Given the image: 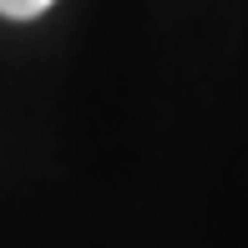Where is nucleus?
Wrapping results in <instances>:
<instances>
[{
  "label": "nucleus",
  "instance_id": "obj_1",
  "mask_svg": "<svg viewBox=\"0 0 248 248\" xmlns=\"http://www.w3.org/2000/svg\"><path fill=\"white\" fill-rule=\"evenodd\" d=\"M51 5L56 0H0V16L5 20H36V16H46Z\"/></svg>",
  "mask_w": 248,
  "mask_h": 248
}]
</instances>
